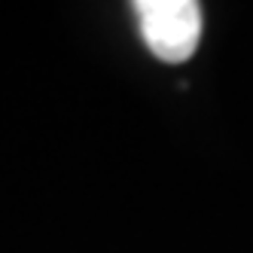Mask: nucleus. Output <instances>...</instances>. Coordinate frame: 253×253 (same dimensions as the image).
I'll return each instance as SVG.
<instances>
[{"instance_id":"f257e3e1","label":"nucleus","mask_w":253,"mask_h":253,"mask_svg":"<svg viewBox=\"0 0 253 253\" xmlns=\"http://www.w3.org/2000/svg\"><path fill=\"white\" fill-rule=\"evenodd\" d=\"M137 28L159 61H189L202 40V6L195 0H140L134 3Z\"/></svg>"}]
</instances>
